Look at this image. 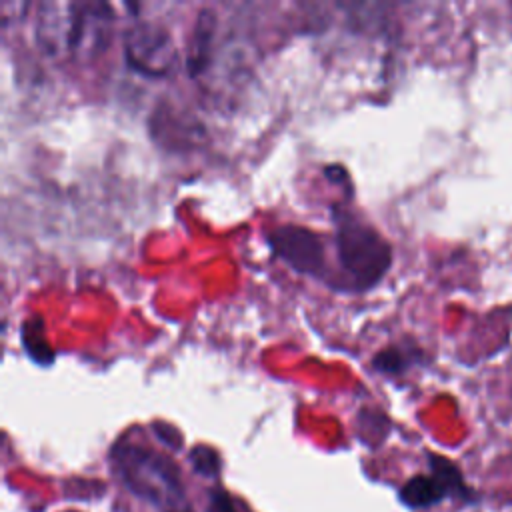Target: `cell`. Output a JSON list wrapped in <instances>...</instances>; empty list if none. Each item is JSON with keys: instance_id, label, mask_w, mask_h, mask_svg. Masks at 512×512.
Instances as JSON below:
<instances>
[{"instance_id": "1", "label": "cell", "mask_w": 512, "mask_h": 512, "mask_svg": "<svg viewBox=\"0 0 512 512\" xmlns=\"http://www.w3.org/2000/svg\"><path fill=\"white\" fill-rule=\"evenodd\" d=\"M112 6L106 2L48 0L38 6L34 38L52 58H92L108 44Z\"/></svg>"}, {"instance_id": "2", "label": "cell", "mask_w": 512, "mask_h": 512, "mask_svg": "<svg viewBox=\"0 0 512 512\" xmlns=\"http://www.w3.org/2000/svg\"><path fill=\"white\" fill-rule=\"evenodd\" d=\"M110 464L122 484L160 512H194L186 496L180 468L164 454L122 440L110 450Z\"/></svg>"}, {"instance_id": "3", "label": "cell", "mask_w": 512, "mask_h": 512, "mask_svg": "<svg viewBox=\"0 0 512 512\" xmlns=\"http://www.w3.org/2000/svg\"><path fill=\"white\" fill-rule=\"evenodd\" d=\"M334 246L346 284L354 290L376 286L392 264L390 242L372 224L354 214L338 212Z\"/></svg>"}, {"instance_id": "4", "label": "cell", "mask_w": 512, "mask_h": 512, "mask_svg": "<svg viewBox=\"0 0 512 512\" xmlns=\"http://www.w3.org/2000/svg\"><path fill=\"white\" fill-rule=\"evenodd\" d=\"M170 32L156 22H138L124 32L126 64L144 76H164L176 62Z\"/></svg>"}, {"instance_id": "5", "label": "cell", "mask_w": 512, "mask_h": 512, "mask_svg": "<svg viewBox=\"0 0 512 512\" xmlns=\"http://www.w3.org/2000/svg\"><path fill=\"white\" fill-rule=\"evenodd\" d=\"M268 244L276 258L284 260L292 270L314 278L326 274V252L324 242L318 234L304 226L284 224L270 232Z\"/></svg>"}, {"instance_id": "6", "label": "cell", "mask_w": 512, "mask_h": 512, "mask_svg": "<svg viewBox=\"0 0 512 512\" xmlns=\"http://www.w3.org/2000/svg\"><path fill=\"white\" fill-rule=\"evenodd\" d=\"M214 30H216V18L214 12L204 8L192 28L190 36V46H188V58H186V68L190 76H198L210 62V50H212V40H214Z\"/></svg>"}, {"instance_id": "7", "label": "cell", "mask_w": 512, "mask_h": 512, "mask_svg": "<svg viewBox=\"0 0 512 512\" xmlns=\"http://www.w3.org/2000/svg\"><path fill=\"white\" fill-rule=\"evenodd\" d=\"M398 498L404 506L418 510V508L436 506L444 498H450V492L444 486V482L430 472V474H416L410 480H406L398 492Z\"/></svg>"}, {"instance_id": "8", "label": "cell", "mask_w": 512, "mask_h": 512, "mask_svg": "<svg viewBox=\"0 0 512 512\" xmlns=\"http://www.w3.org/2000/svg\"><path fill=\"white\" fill-rule=\"evenodd\" d=\"M428 466H430V472L444 482V486L450 492V498H458L462 502H474L476 500L474 490L464 482V476H462L460 468L452 460H448L442 454L428 452Z\"/></svg>"}, {"instance_id": "9", "label": "cell", "mask_w": 512, "mask_h": 512, "mask_svg": "<svg viewBox=\"0 0 512 512\" xmlns=\"http://www.w3.org/2000/svg\"><path fill=\"white\" fill-rule=\"evenodd\" d=\"M416 352L418 350H406L400 344L388 346L372 358V366L380 372H386V374H402L412 366V362L416 358Z\"/></svg>"}, {"instance_id": "10", "label": "cell", "mask_w": 512, "mask_h": 512, "mask_svg": "<svg viewBox=\"0 0 512 512\" xmlns=\"http://www.w3.org/2000/svg\"><path fill=\"white\" fill-rule=\"evenodd\" d=\"M190 464H192V470L198 474V476H204V478H216L222 470V460H220V454L212 448V446H206V444H198L190 450Z\"/></svg>"}, {"instance_id": "11", "label": "cell", "mask_w": 512, "mask_h": 512, "mask_svg": "<svg viewBox=\"0 0 512 512\" xmlns=\"http://www.w3.org/2000/svg\"><path fill=\"white\" fill-rule=\"evenodd\" d=\"M32 332H28L26 328H22V342L28 350V354L38 362V364H48L52 362V350L48 346V342L42 338L44 336V328L40 322H32L28 320Z\"/></svg>"}, {"instance_id": "12", "label": "cell", "mask_w": 512, "mask_h": 512, "mask_svg": "<svg viewBox=\"0 0 512 512\" xmlns=\"http://www.w3.org/2000/svg\"><path fill=\"white\" fill-rule=\"evenodd\" d=\"M206 512H238L234 506L232 496L226 488L214 486L208 494V510Z\"/></svg>"}, {"instance_id": "13", "label": "cell", "mask_w": 512, "mask_h": 512, "mask_svg": "<svg viewBox=\"0 0 512 512\" xmlns=\"http://www.w3.org/2000/svg\"><path fill=\"white\" fill-rule=\"evenodd\" d=\"M152 430L158 436V440H162L172 450H180L182 448V434L174 426H170L166 422H154Z\"/></svg>"}]
</instances>
